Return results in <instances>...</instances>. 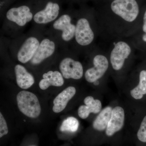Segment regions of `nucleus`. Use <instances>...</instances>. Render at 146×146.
<instances>
[{"instance_id": "1", "label": "nucleus", "mask_w": 146, "mask_h": 146, "mask_svg": "<svg viewBox=\"0 0 146 146\" xmlns=\"http://www.w3.org/2000/svg\"><path fill=\"white\" fill-rule=\"evenodd\" d=\"M17 102L19 110L27 117L36 118L40 115L41 106L34 94L28 91H21L17 95Z\"/></svg>"}, {"instance_id": "2", "label": "nucleus", "mask_w": 146, "mask_h": 146, "mask_svg": "<svg viewBox=\"0 0 146 146\" xmlns=\"http://www.w3.org/2000/svg\"><path fill=\"white\" fill-rule=\"evenodd\" d=\"M114 13L129 22H133L139 13V7L136 0H115L111 5Z\"/></svg>"}, {"instance_id": "3", "label": "nucleus", "mask_w": 146, "mask_h": 146, "mask_svg": "<svg viewBox=\"0 0 146 146\" xmlns=\"http://www.w3.org/2000/svg\"><path fill=\"white\" fill-rule=\"evenodd\" d=\"M59 69L63 77L66 79L78 80L83 76V67L81 63L71 58H65L61 60Z\"/></svg>"}, {"instance_id": "4", "label": "nucleus", "mask_w": 146, "mask_h": 146, "mask_svg": "<svg viewBox=\"0 0 146 146\" xmlns=\"http://www.w3.org/2000/svg\"><path fill=\"white\" fill-rule=\"evenodd\" d=\"M94 67L88 69L85 74L86 81L93 83L100 78L104 74L108 67L107 58L102 55H98L94 57Z\"/></svg>"}, {"instance_id": "5", "label": "nucleus", "mask_w": 146, "mask_h": 146, "mask_svg": "<svg viewBox=\"0 0 146 146\" xmlns=\"http://www.w3.org/2000/svg\"><path fill=\"white\" fill-rule=\"evenodd\" d=\"M75 36L76 42L81 46H87L93 42L94 33L86 18H80L77 21Z\"/></svg>"}, {"instance_id": "6", "label": "nucleus", "mask_w": 146, "mask_h": 146, "mask_svg": "<svg viewBox=\"0 0 146 146\" xmlns=\"http://www.w3.org/2000/svg\"><path fill=\"white\" fill-rule=\"evenodd\" d=\"M131 50L127 43L118 42L115 45L110 55V61L113 69L119 70L122 68L126 58L129 56Z\"/></svg>"}, {"instance_id": "7", "label": "nucleus", "mask_w": 146, "mask_h": 146, "mask_svg": "<svg viewBox=\"0 0 146 146\" xmlns=\"http://www.w3.org/2000/svg\"><path fill=\"white\" fill-rule=\"evenodd\" d=\"M33 17L30 9L26 5L11 8L6 13L7 20L20 27L25 25L32 20Z\"/></svg>"}, {"instance_id": "8", "label": "nucleus", "mask_w": 146, "mask_h": 146, "mask_svg": "<svg viewBox=\"0 0 146 146\" xmlns=\"http://www.w3.org/2000/svg\"><path fill=\"white\" fill-rule=\"evenodd\" d=\"M40 43L36 37L30 36L26 39L18 50L17 58L20 62L26 63L31 60Z\"/></svg>"}, {"instance_id": "9", "label": "nucleus", "mask_w": 146, "mask_h": 146, "mask_svg": "<svg viewBox=\"0 0 146 146\" xmlns=\"http://www.w3.org/2000/svg\"><path fill=\"white\" fill-rule=\"evenodd\" d=\"M60 7L58 4L49 2L45 8L34 15L33 20L37 24H46L55 20L59 13Z\"/></svg>"}, {"instance_id": "10", "label": "nucleus", "mask_w": 146, "mask_h": 146, "mask_svg": "<svg viewBox=\"0 0 146 146\" xmlns=\"http://www.w3.org/2000/svg\"><path fill=\"white\" fill-rule=\"evenodd\" d=\"M71 18L68 14H64L55 21L53 27L56 30L62 31V39L65 42L70 41L75 36L76 26L71 23Z\"/></svg>"}, {"instance_id": "11", "label": "nucleus", "mask_w": 146, "mask_h": 146, "mask_svg": "<svg viewBox=\"0 0 146 146\" xmlns=\"http://www.w3.org/2000/svg\"><path fill=\"white\" fill-rule=\"evenodd\" d=\"M55 44L54 42L48 39H43L31 60L33 65H38L44 60L51 56L55 51Z\"/></svg>"}, {"instance_id": "12", "label": "nucleus", "mask_w": 146, "mask_h": 146, "mask_svg": "<svg viewBox=\"0 0 146 146\" xmlns=\"http://www.w3.org/2000/svg\"><path fill=\"white\" fill-rule=\"evenodd\" d=\"M124 119V110L122 108L117 106L112 110L111 118L106 131V135L112 136L121 130L123 125Z\"/></svg>"}, {"instance_id": "13", "label": "nucleus", "mask_w": 146, "mask_h": 146, "mask_svg": "<svg viewBox=\"0 0 146 146\" xmlns=\"http://www.w3.org/2000/svg\"><path fill=\"white\" fill-rule=\"evenodd\" d=\"M76 89L73 86H69L64 89L54 100L53 111L59 113L64 110L68 102L75 95Z\"/></svg>"}, {"instance_id": "14", "label": "nucleus", "mask_w": 146, "mask_h": 146, "mask_svg": "<svg viewBox=\"0 0 146 146\" xmlns=\"http://www.w3.org/2000/svg\"><path fill=\"white\" fill-rule=\"evenodd\" d=\"M84 103L86 105L81 106L78 110V115L81 119H86L90 113L96 114L101 110V102L99 100H94L93 97H86L84 100Z\"/></svg>"}, {"instance_id": "15", "label": "nucleus", "mask_w": 146, "mask_h": 146, "mask_svg": "<svg viewBox=\"0 0 146 146\" xmlns=\"http://www.w3.org/2000/svg\"><path fill=\"white\" fill-rule=\"evenodd\" d=\"M14 70L16 82L18 86L21 89H29L34 84L35 80L33 76L23 65H16Z\"/></svg>"}, {"instance_id": "16", "label": "nucleus", "mask_w": 146, "mask_h": 146, "mask_svg": "<svg viewBox=\"0 0 146 146\" xmlns=\"http://www.w3.org/2000/svg\"><path fill=\"white\" fill-rule=\"evenodd\" d=\"M63 77L62 74L58 71H49L43 74V79L39 82V87L44 90L51 86H62L64 83Z\"/></svg>"}, {"instance_id": "17", "label": "nucleus", "mask_w": 146, "mask_h": 146, "mask_svg": "<svg viewBox=\"0 0 146 146\" xmlns=\"http://www.w3.org/2000/svg\"><path fill=\"white\" fill-rule=\"evenodd\" d=\"M112 109L107 107L102 110L93 123V127L96 130L102 131L106 129L111 118Z\"/></svg>"}, {"instance_id": "18", "label": "nucleus", "mask_w": 146, "mask_h": 146, "mask_svg": "<svg viewBox=\"0 0 146 146\" xmlns=\"http://www.w3.org/2000/svg\"><path fill=\"white\" fill-rule=\"evenodd\" d=\"M140 81L138 86L131 91V95L136 100H140L146 94V71H141L140 74Z\"/></svg>"}, {"instance_id": "19", "label": "nucleus", "mask_w": 146, "mask_h": 146, "mask_svg": "<svg viewBox=\"0 0 146 146\" xmlns=\"http://www.w3.org/2000/svg\"><path fill=\"white\" fill-rule=\"evenodd\" d=\"M79 125L78 120L74 117H69L64 120L60 127L61 131L74 132L78 129Z\"/></svg>"}, {"instance_id": "20", "label": "nucleus", "mask_w": 146, "mask_h": 146, "mask_svg": "<svg viewBox=\"0 0 146 146\" xmlns=\"http://www.w3.org/2000/svg\"><path fill=\"white\" fill-rule=\"evenodd\" d=\"M137 137L141 142L146 143V116L141 123L137 133Z\"/></svg>"}, {"instance_id": "21", "label": "nucleus", "mask_w": 146, "mask_h": 146, "mask_svg": "<svg viewBox=\"0 0 146 146\" xmlns=\"http://www.w3.org/2000/svg\"><path fill=\"white\" fill-rule=\"evenodd\" d=\"M8 133V129L6 121L2 113H0V138Z\"/></svg>"}, {"instance_id": "22", "label": "nucleus", "mask_w": 146, "mask_h": 146, "mask_svg": "<svg viewBox=\"0 0 146 146\" xmlns=\"http://www.w3.org/2000/svg\"><path fill=\"white\" fill-rule=\"evenodd\" d=\"M144 24L143 26V30L146 33V11L144 14L143 18Z\"/></svg>"}, {"instance_id": "23", "label": "nucleus", "mask_w": 146, "mask_h": 146, "mask_svg": "<svg viewBox=\"0 0 146 146\" xmlns=\"http://www.w3.org/2000/svg\"><path fill=\"white\" fill-rule=\"evenodd\" d=\"M143 39L144 42H146V33L143 36Z\"/></svg>"}, {"instance_id": "24", "label": "nucleus", "mask_w": 146, "mask_h": 146, "mask_svg": "<svg viewBox=\"0 0 146 146\" xmlns=\"http://www.w3.org/2000/svg\"><path fill=\"white\" fill-rule=\"evenodd\" d=\"M94 83L95 85H98L99 84V82L97 80V81L94 82Z\"/></svg>"}, {"instance_id": "25", "label": "nucleus", "mask_w": 146, "mask_h": 146, "mask_svg": "<svg viewBox=\"0 0 146 146\" xmlns=\"http://www.w3.org/2000/svg\"><path fill=\"white\" fill-rule=\"evenodd\" d=\"M113 44H114L115 45V44H116V43H115V42H114V43H113Z\"/></svg>"}, {"instance_id": "26", "label": "nucleus", "mask_w": 146, "mask_h": 146, "mask_svg": "<svg viewBox=\"0 0 146 146\" xmlns=\"http://www.w3.org/2000/svg\"></svg>"}]
</instances>
